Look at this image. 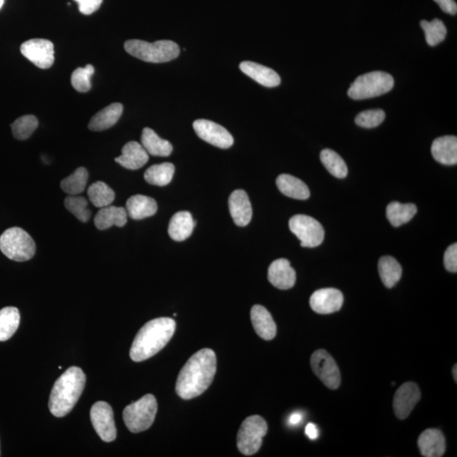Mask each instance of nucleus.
Wrapping results in <instances>:
<instances>
[{
    "mask_svg": "<svg viewBox=\"0 0 457 457\" xmlns=\"http://www.w3.org/2000/svg\"><path fill=\"white\" fill-rule=\"evenodd\" d=\"M215 352L202 349L188 360L179 374L176 384L177 395L190 400L202 395L211 386L217 369Z\"/></svg>",
    "mask_w": 457,
    "mask_h": 457,
    "instance_id": "nucleus-1",
    "label": "nucleus"
},
{
    "mask_svg": "<svg viewBox=\"0 0 457 457\" xmlns=\"http://www.w3.org/2000/svg\"><path fill=\"white\" fill-rule=\"evenodd\" d=\"M176 328V321L170 318H158L145 324L132 343L131 360L143 362L156 355L169 343Z\"/></svg>",
    "mask_w": 457,
    "mask_h": 457,
    "instance_id": "nucleus-2",
    "label": "nucleus"
},
{
    "mask_svg": "<svg viewBox=\"0 0 457 457\" xmlns=\"http://www.w3.org/2000/svg\"><path fill=\"white\" fill-rule=\"evenodd\" d=\"M86 375L78 367H71L55 382L49 399V410L54 416L67 415L83 394Z\"/></svg>",
    "mask_w": 457,
    "mask_h": 457,
    "instance_id": "nucleus-3",
    "label": "nucleus"
},
{
    "mask_svg": "<svg viewBox=\"0 0 457 457\" xmlns=\"http://www.w3.org/2000/svg\"><path fill=\"white\" fill-rule=\"evenodd\" d=\"M126 52L136 59L149 63H165L177 59L181 50L176 42L160 40L155 42L138 40H128L125 42Z\"/></svg>",
    "mask_w": 457,
    "mask_h": 457,
    "instance_id": "nucleus-4",
    "label": "nucleus"
},
{
    "mask_svg": "<svg viewBox=\"0 0 457 457\" xmlns=\"http://www.w3.org/2000/svg\"><path fill=\"white\" fill-rule=\"evenodd\" d=\"M0 250L8 259L25 262L33 258L36 244L31 236L19 227H12L0 237Z\"/></svg>",
    "mask_w": 457,
    "mask_h": 457,
    "instance_id": "nucleus-5",
    "label": "nucleus"
},
{
    "mask_svg": "<svg viewBox=\"0 0 457 457\" xmlns=\"http://www.w3.org/2000/svg\"><path fill=\"white\" fill-rule=\"evenodd\" d=\"M394 83L392 76L386 72H369L354 81L349 88L348 96L355 100L381 96L390 92Z\"/></svg>",
    "mask_w": 457,
    "mask_h": 457,
    "instance_id": "nucleus-6",
    "label": "nucleus"
},
{
    "mask_svg": "<svg viewBox=\"0 0 457 457\" xmlns=\"http://www.w3.org/2000/svg\"><path fill=\"white\" fill-rule=\"evenodd\" d=\"M158 403L155 396L148 394L124 410L123 420L131 433H140L150 428L155 422Z\"/></svg>",
    "mask_w": 457,
    "mask_h": 457,
    "instance_id": "nucleus-7",
    "label": "nucleus"
},
{
    "mask_svg": "<svg viewBox=\"0 0 457 457\" xmlns=\"http://www.w3.org/2000/svg\"><path fill=\"white\" fill-rule=\"evenodd\" d=\"M267 432L268 425L262 417L254 415L246 418L237 434L239 451L245 456L257 453Z\"/></svg>",
    "mask_w": 457,
    "mask_h": 457,
    "instance_id": "nucleus-8",
    "label": "nucleus"
},
{
    "mask_svg": "<svg viewBox=\"0 0 457 457\" xmlns=\"http://www.w3.org/2000/svg\"><path fill=\"white\" fill-rule=\"evenodd\" d=\"M289 227L295 236L301 241L302 247H319L324 239V230L318 220L310 216L297 215L289 221Z\"/></svg>",
    "mask_w": 457,
    "mask_h": 457,
    "instance_id": "nucleus-9",
    "label": "nucleus"
},
{
    "mask_svg": "<svg viewBox=\"0 0 457 457\" xmlns=\"http://www.w3.org/2000/svg\"><path fill=\"white\" fill-rule=\"evenodd\" d=\"M311 367L324 386L336 390L340 386V373L334 358L324 350H318L311 357Z\"/></svg>",
    "mask_w": 457,
    "mask_h": 457,
    "instance_id": "nucleus-10",
    "label": "nucleus"
},
{
    "mask_svg": "<svg viewBox=\"0 0 457 457\" xmlns=\"http://www.w3.org/2000/svg\"><path fill=\"white\" fill-rule=\"evenodd\" d=\"M20 53L40 69H49L54 62V49L52 42L42 38H34L23 42Z\"/></svg>",
    "mask_w": 457,
    "mask_h": 457,
    "instance_id": "nucleus-11",
    "label": "nucleus"
},
{
    "mask_svg": "<svg viewBox=\"0 0 457 457\" xmlns=\"http://www.w3.org/2000/svg\"><path fill=\"white\" fill-rule=\"evenodd\" d=\"M90 416L93 428L102 441L112 442L117 439L113 410L108 403L97 401L92 407Z\"/></svg>",
    "mask_w": 457,
    "mask_h": 457,
    "instance_id": "nucleus-12",
    "label": "nucleus"
},
{
    "mask_svg": "<svg viewBox=\"0 0 457 457\" xmlns=\"http://www.w3.org/2000/svg\"><path fill=\"white\" fill-rule=\"evenodd\" d=\"M194 129L201 139L213 146L226 149L234 143L233 136L225 127L208 119H196Z\"/></svg>",
    "mask_w": 457,
    "mask_h": 457,
    "instance_id": "nucleus-13",
    "label": "nucleus"
},
{
    "mask_svg": "<svg viewBox=\"0 0 457 457\" xmlns=\"http://www.w3.org/2000/svg\"><path fill=\"white\" fill-rule=\"evenodd\" d=\"M420 399L421 392L417 384L413 382L403 384L396 391L393 400V408L396 416L399 420H405Z\"/></svg>",
    "mask_w": 457,
    "mask_h": 457,
    "instance_id": "nucleus-14",
    "label": "nucleus"
},
{
    "mask_svg": "<svg viewBox=\"0 0 457 457\" xmlns=\"http://www.w3.org/2000/svg\"><path fill=\"white\" fill-rule=\"evenodd\" d=\"M344 302L343 294L334 288L316 290L310 297V307L315 313L330 314L338 311Z\"/></svg>",
    "mask_w": 457,
    "mask_h": 457,
    "instance_id": "nucleus-15",
    "label": "nucleus"
},
{
    "mask_svg": "<svg viewBox=\"0 0 457 457\" xmlns=\"http://www.w3.org/2000/svg\"><path fill=\"white\" fill-rule=\"evenodd\" d=\"M268 279L275 287L288 290L292 288L296 283V271L290 266L287 259H277L268 268Z\"/></svg>",
    "mask_w": 457,
    "mask_h": 457,
    "instance_id": "nucleus-16",
    "label": "nucleus"
},
{
    "mask_svg": "<svg viewBox=\"0 0 457 457\" xmlns=\"http://www.w3.org/2000/svg\"><path fill=\"white\" fill-rule=\"evenodd\" d=\"M229 208L235 224L244 227L250 223L253 208L245 191L236 190L232 192L229 198Z\"/></svg>",
    "mask_w": 457,
    "mask_h": 457,
    "instance_id": "nucleus-17",
    "label": "nucleus"
},
{
    "mask_svg": "<svg viewBox=\"0 0 457 457\" xmlns=\"http://www.w3.org/2000/svg\"><path fill=\"white\" fill-rule=\"evenodd\" d=\"M418 448L422 456L441 457L445 454L446 439L441 430L429 429L418 438Z\"/></svg>",
    "mask_w": 457,
    "mask_h": 457,
    "instance_id": "nucleus-18",
    "label": "nucleus"
},
{
    "mask_svg": "<svg viewBox=\"0 0 457 457\" xmlns=\"http://www.w3.org/2000/svg\"><path fill=\"white\" fill-rule=\"evenodd\" d=\"M251 320L254 331L262 339L271 340L275 338L277 333L276 324L266 307L261 305L251 307Z\"/></svg>",
    "mask_w": 457,
    "mask_h": 457,
    "instance_id": "nucleus-19",
    "label": "nucleus"
},
{
    "mask_svg": "<svg viewBox=\"0 0 457 457\" xmlns=\"http://www.w3.org/2000/svg\"><path fill=\"white\" fill-rule=\"evenodd\" d=\"M148 160V153L143 145L132 141L123 147L122 155L117 158L115 162L124 168L136 170L143 167Z\"/></svg>",
    "mask_w": 457,
    "mask_h": 457,
    "instance_id": "nucleus-20",
    "label": "nucleus"
},
{
    "mask_svg": "<svg viewBox=\"0 0 457 457\" xmlns=\"http://www.w3.org/2000/svg\"><path fill=\"white\" fill-rule=\"evenodd\" d=\"M240 69L243 73L256 81L262 86L275 88L280 84V76L271 68L259 65L258 63L244 61L240 64Z\"/></svg>",
    "mask_w": 457,
    "mask_h": 457,
    "instance_id": "nucleus-21",
    "label": "nucleus"
},
{
    "mask_svg": "<svg viewBox=\"0 0 457 457\" xmlns=\"http://www.w3.org/2000/svg\"><path fill=\"white\" fill-rule=\"evenodd\" d=\"M431 153L434 159L445 165L457 164V138L455 136H441L434 141Z\"/></svg>",
    "mask_w": 457,
    "mask_h": 457,
    "instance_id": "nucleus-22",
    "label": "nucleus"
},
{
    "mask_svg": "<svg viewBox=\"0 0 457 457\" xmlns=\"http://www.w3.org/2000/svg\"><path fill=\"white\" fill-rule=\"evenodd\" d=\"M126 210L131 219L143 220L155 215L158 205L156 201L149 196L134 195L127 200Z\"/></svg>",
    "mask_w": 457,
    "mask_h": 457,
    "instance_id": "nucleus-23",
    "label": "nucleus"
},
{
    "mask_svg": "<svg viewBox=\"0 0 457 457\" xmlns=\"http://www.w3.org/2000/svg\"><path fill=\"white\" fill-rule=\"evenodd\" d=\"M127 212L122 207L109 206L101 208L94 218V224L100 230H105L118 226L123 227L127 222Z\"/></svg>",
    "mask_w": 457,
    "mask_h": 457,
    "instance_id": "nucleus-24",
    "label": "nucleus"
},
{
    "mask_svg": "<svg viewBox=\"0 0 457 457\" xmlns=\"http://www.w3.org/2000/svg\"><path fill=\"white\" fill-rule=\"evenodd\" d=\"M122 112L123 105L121 104H119V102L111 104L94 115L88 124V128L93 131L109 129L118 122Z\"/></svg>",
    "mask_w": 457,
    "mask_h": 457,
    "instance_id": "nucleus-25",
    "label": "nucleus"
},
{
    "mask_svg": "<svg viewBox=\"0 0 457 457\" xmlns=\"http://www.w3.org/2000/svg\"><path fill=\"white\" fill-rule=\"evenodd\" d=\"M194 226L195 221L189 212H178L170 220L168 232L174 241L183 242L191 237Z\"/></svg>",
    "mask_w": 457,
    "mask_h": 457,
    "instance_id": "nucleus-26",
    "label": "nucleus"
},
{
    "mask_svg": "<svg viewBox=\"0 0 457 457\" xmlns=\"http://www.w3.org/2000/svg\"><path fill=\"white\" fill-rule=\"evenodd\" d=\"M276 185L281 194L289 198L307 200L310 196V191L306 184L290 174H282L278 177Z\"/></svg>",
    "mask_w": 457,
    "mask_h": 457,
    "instance_id": "nucleus-27",
    "label": "nucleus"
},
{
    "mask_svg": "<svg viewBox=\"0 0 457 457\" xmlns=\"http://www.w3.org/2000/svg\"><path fill=\"white\" fill-rule=\"evenodd\" d=\"M141 141L145 150L153 156L168 157L173 151L172 145L169 141L162 139L148 127L144 128Z\"/></svg>",
    "mask_w": 457,
    "mask_h": 457,
    "instance_id": "nucleus-28",
    "label": "nucleus"
},
{
    "mask_svg": "<svg viewBox=\"0 0 457 457\" xmlns=\"http://www.w3.org/2000/svg\"><path fill=\"white\" fill-rule=\"evenodd\" d=\"M379 274L386 287L391 289L398 283L403 268L397 260L391 256H384L379 261Z\"/></svg>",
    "mask_w": 457,
    "mask_h": 457,
    "instance_id": "nucleus-29",
    "label": "nucleus"
},
{
    "mask_svg": "<svg viewBox=\"0 0 457 457\" xmlns=\"http://www.w3.org/2000/svg\"><path fill=\"white\" fill-rule=\"evenodd\" d=\"M417 212V208L413 203H400L392 202L386 208V216L390 223L394 227L408 223Z\"/></svg>",
    "mask_w": 457,
    "mask_h": 457,
    "instance_id": "nucleus-30",
    "label": "nucleus"
},
{
    "mask_svg": "<svg viewBox=\"0 0 457 457\" xmlns=\"http://www.w3.org/2000/svg\"><path fill=\"white\" fill-rule=\"evenodd\" d=\"M20 316L14 307H6L0 310V341L11 339L19 327Z\"/></svg>",
    "mask_w": 457,
    "mask_h": 457,
    "instance_id": "nucleus-31",
    "label": "nucleus"
},
{
    "mask_svg": "<svg viewBox=\"0 0 457 457\" xmlns=\"http://www.w3.org/2000/svg\"><path fill=\"white\" fill-rule=\"evenodd\" d=\"M174 166L172 163L155 165L149 167L144 174V179L153 186H167L172 181Z\"/></svg>",
    "mask_w": 457,
    "mask_h": 457,
    "instance_id": "nucleus-32",
    "label": "nucleus"
},
{
    "mask_svg": "<svg viewBox=\"0 0 457 457\" xmlns=\"http://www.w3.org/2000/svg\"><path fill=\"white\" fill-rule=\"evenodd\" d=\"M89 200L94 206L101 208L112 204L115 198L114 191L106 183L96 182L88 190Z\"/></svg>",
    "mask_w": 457,
    "mask_h": 457,
    "instance_id": "nucleus-33",
    "label": "nucleus"
},
{
    "mask_svg": "<svg viewBox=\"0 0 457 457\" xmlns=\"http://www.w3.org/2000/svg\"><path fill=\"white\" fill-rule=\"evenodd\" d=\"M320 160H321L324 167L327 169L332 176L340 179L347 177L348 173V166L338 153L331 150V149H324L320 153Z\"/></svg>",
    "mask_w": 457,
    "mask_h": 457,
    "instance_id": "nucleus-34",
    "label": "nucleus"
},
{
    "mask_svg": "<svg viewBox=\"0 0 457 457\" xmlns=\"http://www.w3.org/2000/svg\"><path fill=\"white\" fill-rule=\"evenodd\" d=\"M88 172L87 169L80 167L61 183V189L69 195H79L87 186Z\"/></svg>",
    "mask_w": 457,
    "mask_h": 457,
    "instance_id": "nucleus-35",
    "label": "nucleus"
},
{
    "mask_svg": "<svg viewBox=\"0 0 457 457\" xmlns=\"http://www.w3.org/2000/svg\"><path fill=\"white\" fill-rule=\"evenodd\" d=\"M421 28L425 33L426 42L430 46H437L445 40L447 30L445 24L439 19H434L432 21L422 20Z\"/></svg>",
    "mask_w": 457,
    "mask_h": 457,
    "instance_id": "nucleus-36",
    "label": "nucleus"
},
{
    "mask_svg": "<svg viewBox=\"0 0 457 457\" xmlns=\"http://www.w3.org/2000/svg\"><path fill=\"white\" fill-rule=\"evenodd\" d=\"M37 126L38 121L34 115H24L12 123V133L16 139L25 140L32 135Z\"/></svg>",
    "mask_w": 457,
    "mask_h": 457,
    "instance_id": "nucleus-37",
    "label": "nucleus"
},
{
    "mask_svg": "<svg viewBox=\"0 0 457 457\" xmlns=\"http://www.w3.org/2000/svg\"><path fill=\"white\" fill-rule=\"evenodd\" d=\"M65 206L67 210L71 212L76 219L87 223L90 220L91 211L88 209V203L86 198L83 196L71 195L65 200Z\"/></svg>",
    "mask_w": 457,
    "mask_h": 457,
    "instance_id": "nucleus-38",
    "label": "nucleus"
},
{
    "mask_svg": "<svg viewBox=\"0 0 457 457\" xmlns=\"http://www.w3.org/2000/svg\"><path fill=\"white\" fill-rule=\"evenodd\" d=\"M94 67L88 65L84 68H78L71 75L72 87L80 93H88L92 88L91 78L94 73Z\"/></svg>",
    "mask_w": 457,
    "mask_h": 457,
    "instance_id": "nucleus-39",
    "label": "nucleus"
},
{
    "mask_svg": "<svg viewBox=\"0 0 457 457\" xmlns=\"http://www.w3.org/2000/svg\"><path fill=\"white\" fill-rule=\"evenodd\" d=\"M386 113L382 109L366 110L356 117L357 126L364 128L377 127L384 121Z\"/></svg>",
    "mask_w": 457,
    "mask_h": 457,
    "instance_id": "nucleus-40",
    "label": "nucleus"
},
{
    "mask_svg": "<svg viewBox=\"0 0 457 457\" xmlns=\"http://www.w3.org/2000/svg\"><path fill=\"white\" fill-rule=\"evenodd\" d=\"M444 264L448 271L457 272V244L451 245L446 251L444 256Z\"/></svg>",
    "mask_w": 457,
    "mask_h": 457,
    "instance_id": "nucleus-41",
    "label": "nucleus"
},
{
    "mask_svg": "<svg viewBox=\"0 0 457 457\" xmlns=\"http://www.w3.org/2000/svg\"><path fill=\"white\" fill-rule=\"evenodd\" d=\"M78 4L79 11L82 14L89 16L100 8L104 0H75Z\"/></svg>",
    "mask_w": 457,
    "mask_h": 457,
    "instance_id": "nucleus-42",
    "label": "nucleus"
},
{
    "mask_svg": "<svg viewBox=\"0 0 457 457\" xmlns=\"http://www.w3.org/2000/svg\"><path fill=\"white\" fill-rule=\"evenodd\" d=\"M434 1L439 4V6L441 8L444 12L448 13V14L451 16L456 15L457 4L455 0H434Z\"/></svg>",
    "mask_w": 457,
    "mask_h": 457,
    "instance_id": "nucleus-43",
    "label": "nucleus"
},
{
    "mask_svg": "<svg viewBox=\"0 0 457 457\" xmlns=\"http://www.w3.org/2000/svg\"><path fill=\"white\" fill-rule=\"evenodd\" d=\"M305 434L307 437L311 439V441H315V439H317L319 437L317 426L311 424V422H309V424L306 426Z\"/></svg>",
    "mask_w": 457,
    "mask_h": 457,
    "instance_id": "nucleus-44",
    "label": "nucleus"
},
{
    "mask_svg": "<svg viewBox=\"0 0 457 457\" xmlns=\"http://www.w3.org/2000/svg\"><path fill=\"white\" fill-rule=\"evenodd\" d=\"M302 420V415L301 413H295L290 415L289 422L292 425H297L300 424Z\"/></svg>",
    "mask_w": 457,
    "mask_h": 457,
    "instance_id": "nucleus-45",
    "label": "nucleus"
},
{
    "mask_svg": "<svg viewBox=\"0 0 457 457\" xmlns=\"http://www.w3.org/2000/svg\"><path fill=\"white\" fill-rule=\"evenodd\" d=\"M452 374H453V378L455 379V382L456 383L457 381V365L456 364L453 367V370H452Z\"/></svg>",
    "mask_w": 457,
    "mask_h": 457,
    "instance_id": "nucleus-46",
    "label": "nucleus"
},
{
    "mask_svg": "<svg viewBox=\"0 0 457 457\" xmlns=\"http://www.w3.org/2000/svg\"><path fill=\"white\" fill-rule=\"evenodd\" d=\"M4 0H0V8H1L4 6Z\"/></svg>",
    "mask_w": 457,
    "mask_h": 457,
    "instance_id": "nucleus-47",
    "label": "nucleus"
}]
</instances>
